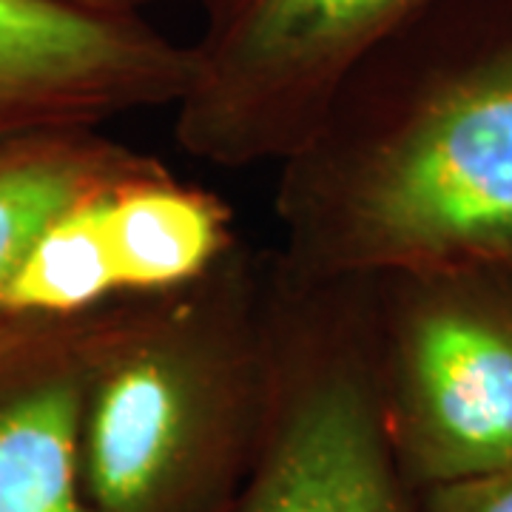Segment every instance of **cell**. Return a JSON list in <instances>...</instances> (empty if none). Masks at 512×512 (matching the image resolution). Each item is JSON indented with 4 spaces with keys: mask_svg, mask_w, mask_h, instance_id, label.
<instances>
[{
    "mask_svg": "<svg viewBox=\"0 0 512 512\" xmlns=\"http://www.w3.org/2000/svg\"><path fill=\"white\" fill-rule=\"evenodd\" d=\"M274 185L305 279L512 265V0H436L342 80Z\"/></svg>",
    "mask_w": 512,
    "mask_h": 512,
    "instance_id": "cell-1",
    "label": "cell"
},
{
    "mask_svg": "<svg viewBox=\"0 0 512 512\" xmlns=\"http://www.w3.org/2000/svg\"><path fill=\"white\" fill-rule=\"evenodd\" d=\"M268 265L245 239L180 288L109 302L80 473L94 512H228L268 410Z\"/></svg>",
    "mask_w": 512,
    "mask_h": 512,
    "instance_id": "cell-2",
    "label": "cell"
},
{
    "mask_svg": "<svg viewBox=\"0 0 512 512\" xmlns=\"http://www.w3.org/2000/svg\"><path fill=\"white\" fill-rule=\"evenodd\" d=\"M268 265V410L228 512H416L384 433L367 279Z\"/></svg>",
    "mask_w": 512,
    "mask_h": 512,
    "instance_id": "cell-3",
    "label": "cell"
},
{
    "mask_svg": "<svg viewBox=\"0 0 512 512\" xmlns=\"http://www.w3.org/2000/svg\"><path fill=\"white\" fill-rule=\"evenodd\" d=\"M384 433L413 490L512 464V265L367 279Z\"/></svg>",
    "mask_w": 512,
    "mask_h": 512,
    "instance_id": "cell-4",
    "label": "cell"
},
{
    "mask_svg": "<svg viewBox=\"0 0 512 512\" xmlns=\"http://www.w3.org/2000/svg\"><path fill=\"white\" fill-rule=\"evenodd\" d=\"M436 0H200L174 106L183 154L225 171L285 160L362 60Z\"/></svg>",
    "mask_w": 512,
    "mask_h": 512,
    "instance_id": "cell-5",
    "label": "cell"
},
{
    "mask_svg": "<svg viewBox=\"0 0 512 512\" xmlns=\"http://www.w3.org/2000/svg\"><path fill=\"white\" fill-rule=\"evenodd\" d=\"M188 77V43L146 18L0 0V134L9 140L174 109Z\"/></svg>",
    "mask_w": 512,
    "mask_h": 512,
    "instance_id": "cell-6",
    "label": "cell"
},
{
    "mask_svg": "<svg viewBox=\"0 0 512 512\" xmlns=\"http://www.w3.org/2000/svg\"><path fill=\"white\" fill-rule=\"evenodd\" d=\"M103 308L63 322H12L9 359H0V512H94L80 424Z\"/></svg>",
    "mask_w": 512,
    "mask_h": 512,
    "instance_id": "cell-7",
    "label": "cell"
},
{
    "mask_svg": "<svg viewBox=\"0 0 512 512\" xmlns=\"http://www.w3.org/2000/svg\"><path fill=\"white\" fill-rule=\"evenodd\" d=\"M103 217L123 296L180 288L242 239L222 197L174 177L163 163L111 185Z\"/></svg>",
    "mask_w": 512,
    "mask_h": 512,
    "instance_id": "cell-8",
    "label": "cell"
},
{
    "mask_svg": "<svg viewBox=\"0 0 512 512\" xmlns=\"http://www.w3.org/2000/svg\"><path fill=\"white\" fill-rule=\"evenodd\" d=\"M157 163V157L106 140L92 128L0 140V293L60 211Z\"/></svg>",
    "mask_w": 512,
    "mask_h": 512,
    "instance_id": "cell-9",
    "label": "cell"
},
{
    "mask_svg": "<svg viewBox=\"0 0 512 512\" xmlns=\"http://www.w3.org/2000/svg\"><path fill=\"white\" fill-rule=\"evenodd\" d=\"M109 188L72 202L37 234L0 293V322H63L123 296L103 217Z\"/></svg>",
    "mask_w": 512,
    "mask_h": 512,
    "instance_id": "cell-10",
    "label": "cell"
},
{
    "mask_svg": "<svg viewBox=\"0 0 512 512\" xmlns=\"http://www.w3.org/2000/svg\"><path fill=\"white\" fill-rule=\"evenodd\" d=\"M416 512H512V464L416 490Z\"/></svg>",
    "mask_w": 512,
    "mask_h": 512,
    "instance_id": "cell-11",
    "label": "cell"
},
{
    "mask_svg": "<svg viewBox=\"0 0 512 512\" xmlns=\"http://www.w3.org/2000/svg\"><path fill=\"white\" fill-rule=\"evenodd\" d=\"M86 12H97V15H120V18H143V12L163 3V0H60Z\"/></svg>",
    "mask_w": 512,
    "mask_h": 512,
    "instance_id": "cell-12",
    "label": "cell"
}]
</instances>
